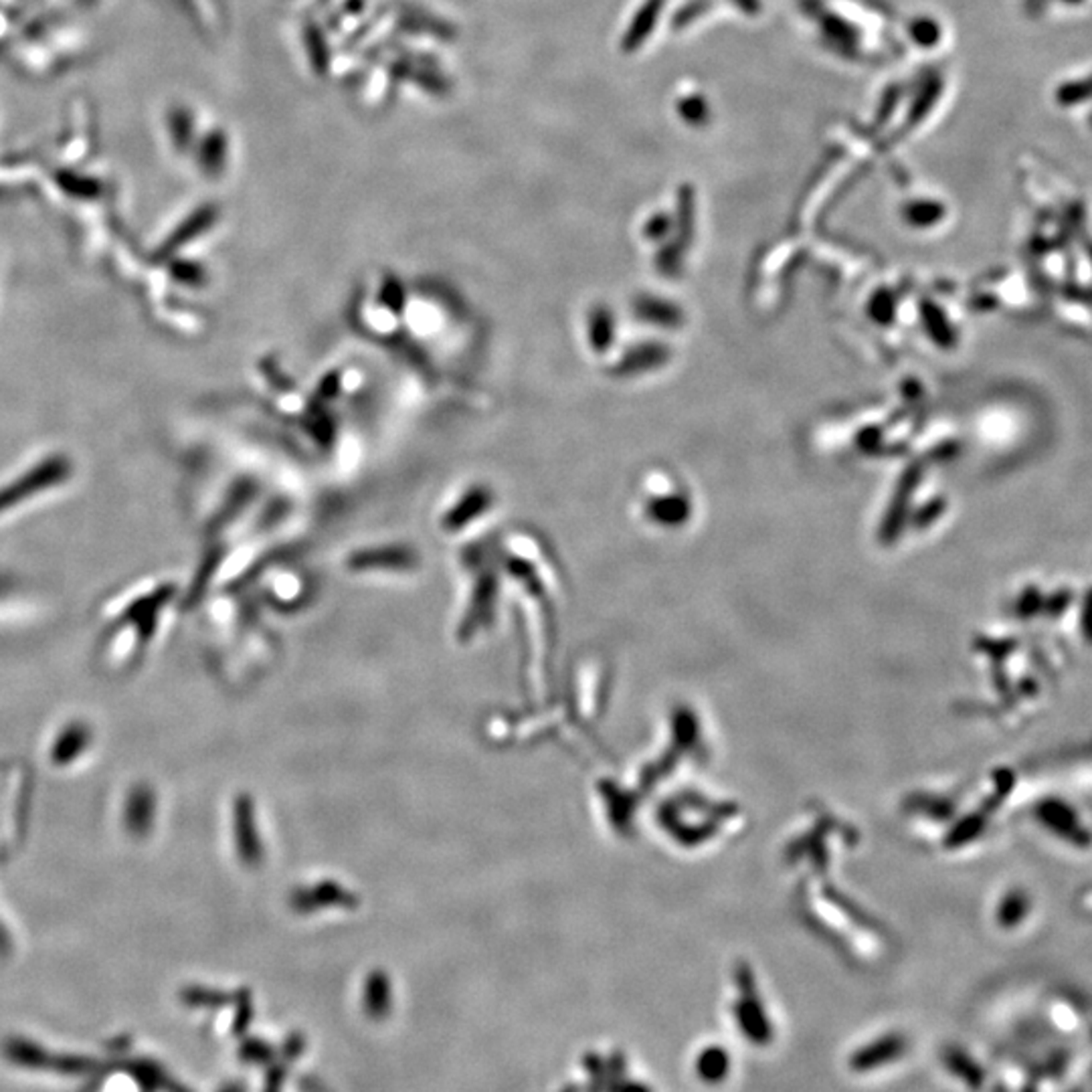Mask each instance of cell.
Returning <instances> with one entry per match:
<instances>
[{
	"label": "cell",
	"mask_w": 1092,
	"mask_h": 1092,
	"mask_svg": "<svg viewBox=\"0 0 1092 1092\" xmlns=\"http://www.w3.org/2000/svg\"><path fill=\"white\" fill-rule=\"evenodd\" d=\"M494 504V494L483 486V483H471L470 488L461 490L456 496H451L449 504L441 512L443 527L453 530L461 529L466 522L478 520L480 514L490 512Z\"/></svg>",
	"instance_id": "obj_1"
},
{
	"label": "cell",
	"mask_w": 1092,
	"mask_h": 1092,
	"mask_svg": "<svg viewBox=\"0 0 1092 1092\" xmlns=\"http://www.w3.org/2000/svg\"><path fill=\"white\" fill-rule=\"evenodd\" d=\"M700 1073L706 1078H720L726 1073V1056L723 1050H706V1054L700 1058Z\"/></svg>",
	"instance_id": "obj_2"
}]
</instances>
